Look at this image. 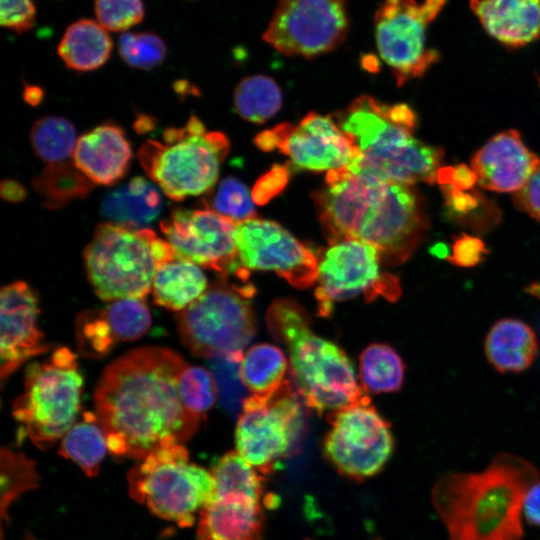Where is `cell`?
<instances>
[{
  "label": "cell",
  "instance_id": "obj_50",
  "mask_svg": "<svg viewBox=\"0 0 540 540\" xmlns=\"http://www.w3.org/2000/svg\"><path fill=\"white\" fill-rule=\"evenodd\" d=\"M449 252H450L449 247H447L444 243H436L431 248V253L437 256L438 258L447 259V257L449 256Z\"/></svg>",
  "mask_w": 540,
  "mask_h": 540
},
{
  "label": "cell",
  "instance_id": "obj_47",
  "mask_svg": "<svg viewBox=\"0 0 540 540\" xmlns=\"http://www.w3.org/2000/svg\"><path fill=\"white\" fill-rule=\"evenodd\" d=\"M523 514L530 524L540 526V480L528 491L523 504Z\"/></svg>",
  "mask_w": 540,
  "mask_h": 540
},
{
  "label": "cell",
  "instance_id": "obj_18",
  "mask_svg": "<svg viewBox=\"0 0 540 540\" xmlns=\"http://www.w3.org/2000/svg\"><path fill=\"white\" fill-rule=\"evenodd\" d=\"M234 240L242 267L273 271L298 289L318 278V257L274 221L249 218L236 223Z\"/></svg>",
  "mask_w": 540,
  "mask_h": 540
},
{
  "label": "cell",
  "instance_id": "obj_19",
  "mask_svg": "<svg viewBox=\"0 0 540 540\" xmlns=\"http://www.w3.org/2000/svg\"><path fill=\"white\" fill-rule=\"evenodd\" d=\"M39 304L33 289L17 281L2 288L1 316V382L30 358L49 350L38 327Z\"/></svg>",
  "mask_w": 540,
  "mask_h": 540
},
{
  "label": "cell",
  "instance_id": "obj_40",
  "mask_svg": "<svg viewBox=\"0 0 540 540\" xmlns=\"http://www.w3.org/2000/svg\"><path fill=\"white\" fill-rule=\"evenodd\" d=\"M97 22L107 31L126 32L144 18L142 0H95Z\"/></svg>",
  "mask_w": 540,
  "mask_h": 540
},
{
  "label": "cell",
  "instance_id": "obj_10",
  "mask_svg": "<svg viewBox=\"0 0 540 540\" xmlns=\"http://www.w3.org/2000/svg\"><path fill=\"white\" fill-rule=\"evenodd\" d=\"M128 484L136 501L181 527L193 524L215 492L212 473L191 463L183 444L148 454L129 472Z\"/></svg>",
  "mask_w": 540,
  "mask_h": 540
},
{
  "label": "cell",
  "instance_id": "obj_21",
  "mask_svg": "<svg viewBox=\"0 0 540 540\" xmlns=\"http://www.w3.org/2000/svg\"><path fill=\"white\" fill-rule=\"evenodd\" d=\"M540 159L523 143L514 129L487 141L472 157L478 184L495 192H517L527 182Z\"/></svg>",
  "mask_w": 540,
  "mask_h": 540
},
{
  "label": "cell",
  "instance_id": "obj_9",
  "mask_svg": "<svg viewBox=\"0 0 540 540\" xmlns=\"http://www.w3.org/2000/svg\"><path fill=\"white\" fill-rule=\"evenodd\" d=\"M254 291L247 282L210 285L178 315L183 343L197 356L240 363L256 331L251 303Z\"/></svg>",
  "mask_w": 540,
  "mask_h": 540
},
{
  "label": "cell",
  "instance_id": "obj_49",
  "mask_svg": "<svg viewBox=\"0 0 540 540\" xmlns=\"http://www.w3.org/2000/svg\"><path fill=\"white\" fill-rule=\"evenodd\" d=\"M42 94L41 89L36 86H27L24 90V98L31 105L38 104L41 101Z\"/></svg>",
  "mask_w": 540,
  "mask_h": 540
},
{
  "label": "cell",
  "instance_id": "obj_33",
  "mask_svg": "<svg viewBox=\"0 0 540 540\" xmlns=\"http://www.w3.org/2000/svg\"><path fill=\"white\" fill-rule=\"evenodd\" d=\"M282 94L270 77L254 75L244 78L234 91V105L238 114L247 121L263 123L281 107Z\"/></svg>",
  "mask_w": 540,
  "mask_h": 540
},
{
  "label": "cell",
  "instance_id": "obj_46",
  "mask_svg": "<svg viewBox=\"0 0 540 540\" xmlns=\"http://www.w3.org/2000/svg\"><path fill=\"white\" fill-rule=\"evenodd\" d=\"M437 181L441 186L471 190L477 182V175L465 164L443 166L437 172Z\"/></svg>",
  "mask_w": 540,
  "mask_h": 540
},
{
  "label": "cell",
  "instance_id": "obj_45",
  "mask_svg": "<svg viewBox=\"0 0 540 540\" xmlns=\"http://www.w3.org/2000/svg\"><path fill=\"white\" fill-rule=\"evenodd\" d=\"M514 203L540 222V161L525 185L515 193Z\"/></svg>",
  "mask_w": 540,
  "mask_h": 540
},
{
  "label": "cell",
  "instance_id": "obj_5",
  "mask_svg": "<svg viewBox=\"0 0 540 540\" xmlns=\"http://www.w3.org/2000/svg\"><path fill=\"white\" fill-rule=\"evenodd\" d=\"M267 324L289 352L292 375L308 407L322 413L370 401L349 357L311 330L307 315L295 301H274Z\"/></svg>",
  "mask_w": 540,
  "mask_h": 540
},
{
  "label": "cell",
  "instance_id": "obj_28",
  "mask_svg": "<svg viewBox=\"0 0 540 540\" xmlns=\"http://www.w3.org/2000/svg\"><path fill=\"white\" fill-rule=\"evenodd\" d=\"M208 287L205 274L199 265L176 257L158 267L151 290L156 304L170 310L182 311Z\"/></svg>",
  "mask_w": 540,
  "mask_h": 540
},
{
  "label": "cell",
  "instance_id": "obj_29",
  "mask_svg": "<svg viewBox=\"0 0 540 540\" xmlns=\"http://www.w3.org/2000/svg\"><path fill=\"white\" fill-rule=\"evenodd\" d=\"M288 362L277 346L261 343L252 346L239 364V377L251 394L267 395L277 391L285 382Z\"/></svg>",
  "mask_w": 540,
  "mask_h": 540
},
{
  "label": "cell",
  "instance_id": "obj_31",
  "mask_svg": "<svg viewBox=\"0 0 540 540\" xmlns=\"http://www.w3.org/2000/svg\"><path fill=\"white\" fill-rule=\"evenodd\" d=\"M34 190L49 209H59L69 202L87 196L93 183L74 162L48 164L33 180Z\"/></svg>",
  "mask_w": 540,
  "mask_h": 540
},
{
  "label": "cell",
  "instance_id": "obj_1",
  "mask_svg": "<svg viewBox=\"0 0 540 540\" xmlns=\"http://www.w3.org/2000/svg\"><path fill=\"white\" fill-rule=\"evenodd\" d=\"M187 365L169 348L142 347L105 369L94 398L108 451L142 460L196 432L201 418L183 406L178 389Z\"/></svg>",
  "mask_w": 540,
  "mask_h": 540
},
{
  "label": "cell",
  "instance_id": "obj_12",
  "mask_svg": "<svg viewBox=\"0 0 540 540\" xmlns=\"http://www.w3.org/2000/svg\"><path fill=\"white\" fill-rule=\"evenodd\" d=\"M447 0H384L374 16L378 53L400 86L422 76L440 54L425 47V30Z\"/></svg>",
  "mask_w": 540,
  "mask_h": 540
},
{
  "label": "cell",
  "instance_id": "obj_23",
  "mask_svg": "<svg viewBox=\"0 0 540 540\" xmlns=\"http://www.w3.org/2000/svg\"><path fill=\"white\" fill-rule=\"evenodd\" d=\"M264 514L260 501L242 494L214 495L201 509L198 540H260Z\"/></svg>",
  "mask_w": 540,
  "mask_h": 540
},
{
  "label": "cell",
  "instance_id": "obj_6",
  "mask_svg": "<svg viewBox=\"0 0 540 540\" xmlns=\"http://www.w3.org/2000/svg\"><path fill=\"white\" fill-rule=\"evenodd\" d=\"M176 258L166 239L149 228L98 225L84 251L88 279L103 300L143 299L158 267Z\"/></svg>",
  "mask_w": 540,
  "mask_h": 540
},
{
  "label": "cell",
  "instance_id": "obj_8",
  "mask_svg": "<svg viewBox=\"0 0 540 540\" xmlns=\"http://www.w3.org/2000/svg\"><path fill=\"white\" fill-rule=\"evenodd\" d=\"M82 384L76 355L67 347L30 364L25 372L24 391L13 403L20 436L28 437L42 449L62 439L77 419Z\"/></svg>",
  "mask_w": 540,
  "mask_h": 540
},
{
  "label": "cell",
  "instance_id": "obj_14",
  "mask_svg": "<svg viewBox=\"0 0 540 540\" xmlns=\"http://www.w3.org/2000/svg\"><path fill=\"white\" fill-rule=\"evenodd\" d=\"M328 420L324 454L341 475L361 481L383 469L394 440L390 424L370 401L332 411Z\"/></svg>",
  "mask_w": 540,
  "mask_h": 540
},
{
  "label": "cell",
  "instance_id": "obj_25",
  "mask_svg": "<svg viewBox=\"0 0 540 540\" xmlns=\"http://www.w3.org/2000/svg\"><path fill=\"white\" fill-rule=\"evenodd\" d=\"M489 363L501 373H518L534 362L539 351L535 332L514 318L498 320L489 330L484 344Z\"/></svg>",
  "mask_w": 540,
  "mask_h": 540
},
{
  "label": "cell",
  "instance_id": "obj_32",
  "mask_svg": "<svg viewBox=\"0 0 540 540\" xmlns=\"http://www.w3.org/2000/svg\"><path fill=\"white\" fill-rule=\"evenodd\" d=\"M404 374L402 358L387 344H371L360 354L359 377L366 391L395 392L402 387Z\"/></svg>",
  "mask_w": 540,
  "mask_h": 540
},
{
  "label": "cell",
  "instance_id": "obj_43",
  "mask_svg": "<svg viewBox=\"0 0 540 540\" xmlns=\"http://www.w3.org/2000/svg\"><path fill=\"white\" fill-rule=\"evenodd\" d=\"M488 254L482 239L466 233L453 237L448 260L452 265L461 268H472L480 264Z\"/></svg>",
  "mask_w": 540,
  "mask_h": 540
},
{
  "label": "cell",
  "instance_id": "obj_22",
  "mask_svg": "<svg viewBox=\"0 0 540 540\" xmlns=\"http://www.w3.org/2000/svg\"><path fill=\"white\" fill-rule=\"evenodd\" d=\"M132 149L124 131L104 123L78 138L73 154L76 167L93 183L113 185L126 174Z\"/></svg>",
  "mask_w": 540,
  "mask_h": 540
},
{
  "label": "cell",
  "instance_id": "obj_42",
  "mask_svg": "<svg viewBox=\"0 0 540 540\" xmlns=\"http://www.w3.org/2000/svg\"><path fill=\"white\" fill-rule=\"evenodd\" d=\"M211 360H213V369L215 376H217L215 379L222 403L233 409L240 402L242 395L243 383L239 377L240 363L222 358Z\"/></svg>",
  "mask_w": 540,
  "mask_h": 540
},
{
  "label": "cell",
  "instance_id": "obj_36",
  "mask_svg": "<svg viewBox=\"0 0 540 540\" xmlns=\"http://www.w3.org/2000/svg\"><path fill=\"white\" fill-rule=\"evenodd\" d=\"M38 474L34 462L22 453L9 449L1 451V516L6 517L7 509L16 498L38 484Z\"/></svg>",
  "mask_w": 540,
  "mask_h": 540
},
{
  "label": "cell",
  "instance_id": "obj_48",
  "mask_svg": "<svg viewBox=\"0 0 540 540\" xmlns=\"http://www.w3.org/2000/svg\"><path fill=\"white\" fill-rule=\"evenodd\" d=\"M0 195L8 202L17 203L26 197V189L16 180H4L0 184Z\"/></svg>",
  "mask_w": 540,
  "mask_h": 540
},
{
  "label": "cell",
  "instance_id": "obj_11",
  "mask_svg": "<svg viewBox=\"0 0 540 540\" xmlns=\"http://www.w3.org/2000/svg\"><path fill=\"white\" fill-rule=\"evenodd\" d=\"M382 257L372 245L357 239L329 242L318 258L315 297L321 316H329L335 302L363 295L395 301L401 294L399 279L381 271Z\"/></svg>",
  "mask_w": 540,
  "mask_h": 540
},
{
  "label": "cell",
  "instance_id": "obj_35",
  "mask_svg": "<svg viewBox=\"0 0 540 540\" xmlns=\"http://www.w3.org/2000/svg\"><path fill=\"white\" fill-rule=\"evenodd\" d=\"M237 451L224 454L215 463L211 473L214 479V495L242 494L261 501L264 478Z\"/></svg>",
  "mask_w": 540,
  "mask_h": 540
},
{
  "label": "cell",
  "instance_id": "obj_38",
  "mask_svg": "<svg viewBox=\"0 0 540 540\" xmlns=\"http://www.w3.org/2000/svg\"><path fill=\"white\" fill-rule=\"evenodd\" d=\"M178 389L183 406L201 418L218 397L215 376L199 366H186L180 375Z\"/></svg>",
  "mask_w": 540,
  "mask_h": 540
},
{
  "label": "cell",
  "instance_id": "obj_26",
  "mask_svg": "<svg viewBox=\"0 0 540 540\" xmlns=\"http://www.w3.org/2000/svg\"><path fill=\"white\" fill-rule=\"evenodd\" d=\"M161 208L162 197L155 184L135 177L105 196L101 212L113 223L141 229L158 217Z\"/></svg>",
  "mask_w": 540,
  "mask_h": 540
},
{
  "label": "cell",
  "instance_id": "obj_20",
  "mask_svg": "<svg viewBox=\"0 0 540 540\" xmlns=\"http://www.w3.org/2000/svg\"><path fill=\"white\" fill-rule=\"evenodd\" d=\"M150 324L151 314L142 299L115 300L102 310L81 315L77 322V343L86 356L101 357L118 342L141 337Z\"/></svg>",
  "mask_w": 540,
  "mask_h": 540
},
{
  "label": "cell",
  "instance_id": "obj_27",
  "mask_svg": "<svg viewBox=\"0 0 540 540\" xmlns=\"http://www.w3.org/2000/svg\"><path fill=\"white\" fill-rule=\"evenodd\" d=\"M112 47V40L104 27L97 21L80 19L66 28L57 52L68 68L86 72L103 66Z\"/></svg>",
  "mask_w": 540,
  "mask_h": 540
},
{
  "label": "cell",
  "instance_id": "obj_34",
  "mask_svg": "<svg viewBox=\"0 0 540 540\" xmlns=\"http://www.w3.org/2000/svg\"><path fill=\"white\" fill-rule=\"evenodd\" d=\"M30 141L35 154L51 164L73 157L78 138L69 120L60 116H45L34 122Z\"/></svg>",
  "mask_w": 540,
  "mask_h": 540
},
{
  "label": "cell",
  "instance_id": "obj_4",
  "mask_svg": "<svg viewBox=\"0 0 540 540\" xmlns=\"http://www.w3.org/2000/svg\"><path fill=\"white\" fill-rule=\"evenodd\" d=\"M335 117L361 154L350 166L411 186L418 182L433 184L437 180L443 150L413 136L417 117L408 105H387L363 95Z\"/></svg>",
  "mask_w": 540,
  "mask_h": 540
},
{
  "label": "cell",
  "instance_id": "obj_7",
  "mask_svg": "<svg viewBox=\"0 0 540 540\" xmlns=\"http://www.w3.org/2000/svg\"><path fill=\"white\" fill-rule=\"evenodd\" d=\"M229 148L225 134L206 130L196 116H191L184 126L166 129L163 141H145L138 159L149 179L166 196L182 201L212 189Z\"/></svg>",
  "mask_w": 540,
  "mask_h": 540
},
{
  "label": "cell",
  "instance_id": "obj_13",
  "mask_svg": "<svg viewBox=\"0 0 540 540\" xmlns=\"http://www.w3.org/2000/svg\"><path fill=\"white\" fill-rule=\"evenodd\" d=\"M301 420V405L290 382L267 395L242 401L236 430V451L261 474H270L290 449Z\"/></svg>",
  "mask_w": 540,
  "mask_h": 540
},
{
  "label": "cell",
  "instance_id": "obj_2",
  "mask_svg": "<svg viewBox=\"0 0 540 540\" xmlns=\"http://www.w3.org/2000/svg\"><path fill=\"white\" fill-rule=\"evenodd\" d=\"M313 198L328 242L363 241L390 265L407 260L429 227L422 200L411 185L352 166L327 172L325 185Z\"/></svg>",
  "mask_w": 540,
  "mask_h": 540
},
{
  "label": "cell",
  "instance_id": "obj_44",
  "mask_svg": "<svg viewBox=\"0 0 540 540\" xmlns=\"http://www.w3.org/2000/svg\"><path fill=\"white\" fill-rule=\"evenodd\" d=\"M33 0H0V24L17 33H25L35 23Z\"/></svg>",
  "mask_w": 540,
  "mask_h": 540
},
{
  "label": "cell",
  "instance_id": "obj_52",
  "mask_svg": "<svg viewBox=\"0 0 540 540\" xmlns=\"http://www.w3.org/2000/svg\"><path fill=\"white\" fill-rule=\"evenodd\" d=\"M539 83H540V79H539Z\"/></svg>",
  "mask_w": 540,
  "mask_h": 540
},
{
  "label": "cell",
  "instance_id": "obj_24",
  "mask_svg": "<svg viewBox=\"0 0 540 540\" xmlns=\"http://www.w3.org/2000/svg\"><path fill=\"white\" fill-rule=\"evenodd\" d=\"M470 7L486 32L508 47L540 37V0H470Z\"/></svg>",
  "mask_w": 540,
  "mask_h": 540
},
{
  "label": "cell",
  "instance_id": "obj_17",
  "mask_svg": "<svg viewBox=\"0 0 540 540\" xmlns=\"http://www.w3.org/2000/svg\"><path fill=\"white\" fill-rule=\"evenodd\" d=\"M265 151L277 149L300 169L333 171L355 164L361 154L352 137L330 116L314 112L298 124L283 123L255 138Z\"/></svg>",
  "mask_w": 540,
  "mask_h": 540
},
{
  "label": "cell",
  "instance_id": "obj_41",
  "mask_svg": "<svg viewBox=\"0 0 540 540\" xmlns=\"http://www.w3.org/2000/svg\"><path fill=\"white\" fill-rule=\"evenodd\" d=\"M213 210L241 222L255 216V207L248 188L234 177L221 181L212 201Z\"/></svg>",
  "mask_w": 540,
  "mask_h": 540
},
{
  "label": "cell",
  "instance_id": "obj_16",
  "mask_svg": "<svg viewBox=\"0 0 540 540\" xmlns=\"http://www.w3.org/2000/svg\"><path fill=\"white\" fill-rule=\"evenodd\" d=\"M160 227L177 258L248 281L249 272L238 258L232 219L210 208L176 209Z\"/></svg>",
  "mask_w": 540,
  "mask_h": 540
},
{
  "label": "cell",
  "instance_id": "obj_39",
  "mask_svg": "<svg viewBox=\"0 0 540 540\" xmlns=\"http://www.w3.org/2000/svg\"><path fill=\"white\" fill-rule=\"evenodd\" d=\"M441 189L445 198V213L449 220L469 225L479 231L494 224L487 218L491 205L478 191L449 186H441Z\"/></svg>",
  "mask_w": 540,
  "mask_h": 540
},
{
  "label": "cell",
  "instance_id": "obj_51",
  "mask_svg": "<svg viewBox=\"0 0 540 540\" xmlns=\"http://www.w3.org/2000/svg\"><path fill=\"white\" fill-rule=\"evenodd\" d=\"M527 291L534 295L535 297L540 299V284L539 283H533L528 288Z\"/></svg>",
  "mask_w": 540,
  "mask_h": 540
},
{
  "label": "cell",
  "instance_id": "obj_30",
  "mask_svg": "<svg viewBox=\"0 0 540 540\" xmlns=\"http://www.w3.org/2000/svg\"><path fill=\"white\" fill-rule=\"evenodd\" d=\"M107 450L106 436L96 414L85 412L63 436L59 453L74 461L86 475L95 476Z\"/></svg>",
  "mask_w": 540,
  "mask_h": 540
},
{
  "label": "cell",
  "instance_id": "obj_3",
  "mask_svg": "<svg viewBox=\"0 0 540 540\" xmlns=\"http://www.w3.org/2000/svg\"><path fill=\"white\" fill-rule=\"evenodd\" d=\"M537 481L534 465L503 453L481 472L442 475L432 504L449 540H520L524 500Z\"/></svg>",
  "mask_w": 540,
  "mask_h": 540
},
{
  "label": "cell",
  "instance_id": "obj_15",
  "mask_svg": "<svg viewBox=\"0 0 540 540\" xmlns=\"http://www.w3.org/2000/svg\"><path fill=\"white\" fill-rule=\"evenodd\" d=\"M349 27L347 0H278L263 39L286 56L313 58L337 48Z\"/></svg>",
  "mask_w": 540,
  "mask_h": 540
},
{
  "label": "cell",
  "instance_id": "obj_37",
  "mask_svg": "<svg viewBox=\"0 0 540 540\" xmlns=\"http://www.w3.org/2000/svg\"><path fill=\"white\" fill-rule=\"evenodd\" d=\"M118 51L128 66L152 70L165 60L167 47L164 40L154 32H124L119 37Z\"/></svg>",
  "mask_w": 540,
  "mask_h": 540
}]
</instances>
